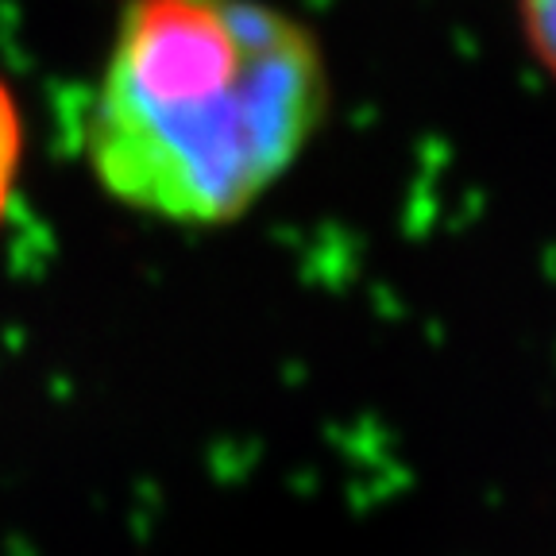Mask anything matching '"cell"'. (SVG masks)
<instances>
[{"label":"cell","mask_w":556,"mask_h":556,"mask_svg":"<svg viewBox=\"0 0 556 556\" xmlns=\"http://www.w3.org/2000/svg\"><path fill=\"white\" fill-rule=\"evenodd\" d=\"M329 109L317 35L263 0H131L89 113V166L174 225L243 217Z\"/></svg>","instance_id":"1"},{"label":"cell","mask_w":556,"mask_h":556,"mask_svg":"<svg viewBox=\"0 0 556 556\" xmlns=\"http://www.w3.org/2000/svg\"><path fill=\"white\" fill-rule=\"evenodd\" d=\"M526 51L556 81V0H514Z\"/></svg>","instance_id":"2"},{"label":"cell","mask_w":556,"mask_h":556,"mask_svg":"<svg viewBox=\"0 0 556 556\" xmlns=\"http://www.w3.org/2000/svg\"><path fill=\"white\" fill-rule=\"evenodd\" d=\"M16 166H20V116H16V104H12V93L0 86V217L9 208Z\"/></svg>","instance_id":"3"}]
</instances>
